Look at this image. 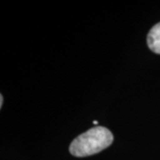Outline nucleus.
<instances>
[{"label":"nucleus","mask_w":160,"mask_h":160,"mask_svg":"<svg viewBox=\"0 0 160 160\" xmlns=\"http://www.w3.org/2000/svg\"><path fill=\"white\" fill-rule=\"evenodd\" d=\"M113 140V134L108 128L95 126L75 138L70 143L69 152L78 158L97 154L109 147Z\"/></svg>","instance_id":"obj_1"},{"label":"nucleus","mask_w":160,"mask_h":160,"mask_svg":"<svg viewBox=\"0 0 160 160\" xmlns=\"http://www.w3.org/2000/svg\"><path fill=\"white\" fill-rule=\"evenodd\" d=\"M147 44L151 51L160 54V22L155 24L147 36Z\"/></svg>","instance_id":"obj_2"},{"label":"nucleus","mask_w":160,"mask_h":160,"mask_svg":"<svg viewBox=\"0 0 160 160\" xmlns=\"http://www.w3.org/2000/svg\"><path fill=\"white\" fill-rule=\"evenodd\" d=\"M3 99H4V97H3V95L2 94H0V108H2V106H3Z\"/></svg>","instance_id":"obj_3"},{"label":"nucleus","mask_w":160,"mask_h":160,"mask_svg":"<svg viewBox=\"0 0 160 160\" xmlns=\"http://www.w3.org/2000/svg\"><path fill=\"white\" fill-rule=\"evenodd\" d=\"M93 124H94V125H98V121L94 120V121H93Z\"/></svg>","instance_id":"obj_4"}]
</instances>
